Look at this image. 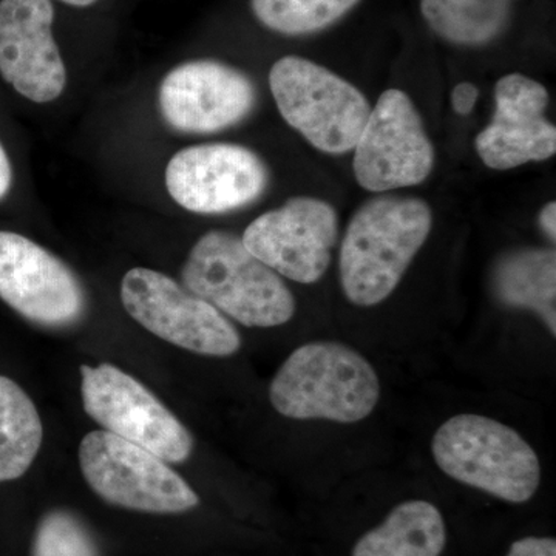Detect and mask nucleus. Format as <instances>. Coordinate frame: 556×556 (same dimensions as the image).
I'll return each instance as SVG.
<instances>
[{
    "label": "nucleus",
    "instance_id": "2",
    "mask_svg": "<svg viewBox=\"0 0 556 556\" xmlns=\"http://www.w3.org/2000/svg\"><path fill=\"white\" fill-rule=\"evenodd\" d=\"M269 401L289 419L357 424L378 407L380 380L353 346L317 340L289 354L270 382Z\"/></svg>",
    "mask_w": 556,
    "mask_h": 556
},
{
    "label": "nucleus",
    "instance_id": "10",
    "mask_svg": "<svg viewBox=\"0 0 556 556\" xmlns=\"http://www.w3.org/2000/svg\"><path fill=\"white\" fill-rule=\"evenodd\" d=\"M338 236V214L331 204L298 197L255 218L241 241L278 276L311 285L327 273Z\"/></svg>",
    "mask_w": 556,
    "mask_h": 556
},
{
    "label": "nucleus",
    "instance_id": "13",
    "mask_svg": "<svg viewBox=\"0 0 556 556\" xmlns=\"http://www.w3.org/2000/svg\"><path fill=\"white\" fill-rule=\"evenodd\" d=\"M257 101L252 80L217 61H192L167 73L160 87L161 115L182 134H214L247 118Z\"/></svg>",
    "mask_w": 556,
    "mask_h": 556
},
{
    "label": "nucleus",
    "instance_id": "20",
    "mask_svg": "<svg viewBox=\"0 0 556 556\" xmlns=\"http://www.w3.org/2000/svg\"><path fill=\"white\" fill-rule=\"evenodd\" d=\"M361 0H251L252 13L269 30L300 36L324 30Z\"/></svg>",
    "mask_w": 556,
    "mask_h": 556
},
{
    "label": "nucleus",
    "instance_id": "17",
    "mask_svg": "<svg viewBox=\"0 0 556 556\" xmlns=\"http://www.w3.org/2000/svg\"><path fill=\"white\" fill-rule=\"evenodd\" d=\"M493 289L504 305L533 311L556 336L555 249H519L497 260Z\"/></svg>",
    "mask_w": 556,
    "mask_h": 556
},
{
    "label": "nucleus",
    "instance_id": "19",
    "mask_svg": "<svg viewBox=\"0 0 556 556\" xmlns=\"http://www.w3.org/2000/svg\"><path fill=\"white\" fill-rule=\"evenodd\" d=\"M514 0H420L428 27L460 46H481L497 38L510 20Z\"/></svg>",
    "mask_w": 556,
    "mask_h": 556
},
{
    "label": "nucleus",
    "instance_id": "14",
    "mask_svg": "<svg viewBox=\"0 0 556 556\" xmlns=\"http://www.w3.org/2000/svg\"><path fill=\"white\" fill-rule=\"evenodd\" d=\"M53 22L50 0H0V76L36 104L58 100L67 84Z\"/></svg>",
    "mask_w": 556,
    "mask_h": 556
},
{
    "label": "nucleus",
    "instance_id": "8",
    "mask_svg": "<svg viewBox=\"0 0 556 556\" xmlns=\"http://www.w3.org/2000/svg\"><path fill=\"white\" fill-rule=\"evenodd\" d=\"M80 393L87 415L104 431L149 450L166 463L192 453L188 428L139 380L115 365H80Z\"/></svg>",
    "mask_w": 556,
    "mask_h": 556
},
{
    "label": "nucleus",
    "instance_id": "18",
    "mask_svg": "<svg viewBox=\"0 0 556 556\" xmlns=\"http://www.w3.org/2000/svg\"><path fill=\"white\" fill-rule=\"evenodd\" d=\"M42 444V422L28 394L0 376V482L21 478Z\"/></svg>",
    "mask_w": 556,
    "mask_h": 556
},
{
    "label": "nucleus",
    "instance_id": "9",
    "mask_svg": "<svg viewBox=\"0 0 556 556\" xmlns=\"http://www.w3.org/2000/svg\"><path fill=\"white\" fill-rule=\"evenodd\" d=\"M434 166V149L422 118L405 91L380 94L354 146L358 185L382 193L426 181Z\"/></svg>",
    "mask_w": 556,
    "mask_h": 556
},
{
    "label": "nucleus",
    "instance_id": "3",
    "mask_svg": "<svg viewBox=\"0 0 556 556\" xmlns=\"http://www.w3.org/2000/svg\"><path fill=\"white\" fill-rule=\"evenodd\" d=\"M181 276L186 289L244 327H280L294 317V295L285 281L233 233H204Z\"/></svg>",
    "mask_w": 556,
    "mask_h": 556
},
{
    "label": "nucleus",
    "instance_id": "12",
    "mask_svg": "<svg viewBox=\"0 0 556 556\" xmlns=\"http://www.w3.org/2000/svg\"><path fill=\"white\" fill-rule=\"evenodd\" d=\"M0 299L21 316L47 327L78 320L86 299L78 278L47 249L0 230Z\"/></svg>",
    "mask_w": 556,
    "mask_h": 556
},
{
    "label": "nucleus",
    "instance_id": "23",
    "mask_svg": "<svg viewBox=\"0 0 556 556\" xmlns=\"http://www.w3.org/2000/svg\"><path fill=\"white\" fill-rule=\"evenodd\" d=\"M479 91L471 83L457 84L452 93V105L457 115H468L477 105Z\"/></svg>",
    "mask_w": 556,
    "mask_h": 556
},
{
    "label": "nucleus",
    "instance_id": "24",
    "mask_svg": "<svg viewBox=\"0 0 556 556\" xmlns=\"http://www.w3.org/2000/svg\"><path fill=\"white\" fill-rule=\"evenodd\" d=\"M13 185V167H11L9 155L0 142V200L5 199Z\"/></svg>",
    "mask_w": 556,
    "mask_h": 556
},
{
    "label": "nucleus",
    "instance_id": "26",
    "mask_svg": "<svg viewBox=\"0 0 556 556\" xmlns=\"http://www.w3.org/2000/svg\"><path fill=\"white\" fill-rule=\"evenodd\" d=\"M61 2L67 3V5L72 7H90L93 5V3H97L98 0H61Z\"/></svg>",
    "mask_w": 556,
    "mask_h": 556
},
{
    "label": "nucleus",
    "instance_id": "11",
    "mask_svg": "<svg viewBox=\"0 0 556 556\" xmlns=\"http://www.w3.org/2000/svg\"><path fill=\"white\" fill-rule=\"evenodd\" d=\"M268 167L243 146L214 142L175 153L166 167L172 200L193 214H226L248 206L268 188Z\"/></svg>",
    "mask_w": 556,
    "mask_h": 556
},
{
    "label": "nucleus",
    "instance_id": "15",
    "mask_svg": "<svg viewBox=\"0 0 556 556\" xmlns=\"http://www.w3.org/2000/svg\"><path fill=\"white\" fill-rule=\"evenodd\" d=\"M548 100L543 84L519 73L497 80L495 115L475 141L486 167L515 169L555 155L556 127L544 116Z\"/></svg>",
    "mask_w": 556,
    "mask_h": 556
},
{
    "label": "nucleus",
    "instance_id": "16",
    "mask_svg": "<svg viewBox=\"0 0 556 556\" xmlns=\"http://www.w3.org/2000/svg\"><path fill=\"white\" fill-rule=\"evenodd\" d=\"M447 527L434 504L409 500L399 504L357 541L351 556H441Z\"/></svg>",
    "mask_w": 556,
    "mask_h": 556
},
{
    "label": "nucleus",
    "instance_id": "22",
    "mask_svg": "<svg viewBox=\"0 0 556 556\" xmlns=\"http://www.w3.org/2000/svg\"><path fill=\"white\" fill-rule=\"evenodd\" d=\"M506 556H556L555 538H521V540L511 544Z\"/></svg>",
    "mask_w": 556,
    "mask_h": 556
},
{
    "label": "nucleus",
    "instance_id": "4",
    "mask_svg": "<svg viewBox=\"0 0 556 556\" xmlns=\"http://www.w3.org/2000/svg\"><path fill=\"white\" fill-rule=\"evenodd\" d=\"M431 455L447 477L460 484L525 504L541 484L535 450L514 428L482 415L450 417L434 433Z\"/></svg>",
    "mask_w": 556,
    "mask_h": 556
},
{
    "label": "nucleus",
    "instance_id": "21",
    "mask_svg": "<svg viewBox=\"0 0 556 556\" xmlns=\"http://www.w3.org/2000/svg\"><path fill=\"white\" fill-rule=\"evenodd\" d=\"M35 556H97L83 526L62 511L43 519L36 535Z\"/></svg>",
    "mask_w": 556,
    "mask_h": 556
},
{
    "label": "nucleus",
    "instance_id": "6",
    "mask_svg": "<svg viewBox=\"0 0 556 556\" xmlns=\"http://www.w3.org/2000/svg\"><path fill=\"white\" fill-rule=\"evenodd\" d=\"M79 466L91 489L110 504L148 511L182 514L199 495L166 460L109 431H91L79 445Z\"/></svg>",
    "mask_w": 556,
    "mask_h": 556
},
{
    "label": "nucleus",
    "instance_id": "25",
    "mask_svg": "<svg viewBox=\"0 0 556 556\" xmlns=\"http://www.w3.org/2000/svg\"><path fill=\"white\" fill-rule=\"evenodd\" d=\"M540 226L541 229L546 232V236L552 241L556 240V204L555 201H551L546 206L543 207L540 214Z\"/></svg>",
    "mask_w": 556,
    "mask_h": 556
},
{
    "label": "nucleus",
    "instance_id": "1",
    "mask_svg": "<svg viewBox=\"0 0 556 556\" xmlns=\"http://www.w3.org/2000/svg\"><path fill=\"white\" fill-rule=\"evenodd\" d=\"M430 207L413 197L382 195L358 208L340 249V283L353 305H379L393 294L430 236Z\"/></svg>",
    "mask_w": 556,
    "mask_h": 556
},
{
    "label": "nucleus",
    "instance_id": "7",
    "mask_svg": "<svg viewBox=\"0 0 556 556\" xmlns=\"http://www.w3.org/2000/svg\"><path fill=\"white\" fill-rule=\"evenodd\" d=\"M121 300L139 325L172 345L214 357L240 350L239 331L225 314L159 270L130 269L121 283Z\"/></svg>",
    "mask_w": 556,
    "mask_h": 556
},
{
    "label": "nucleus",
    "instance_id": "5",
    "mask_svg": "<svg viewBox=\"0 0 556 556\" xmlns=\"http://www.w3.org/2000/svg\"><path fill=\"white\" fill-rule=\"evenodd\" d=\"M269 87L283 119L321 152L353 150L371 112L357 87L305 58L278 60Z\"/></svg>",
    "mask_w": 556,
    "mask_h": 556
}]
</instances>
